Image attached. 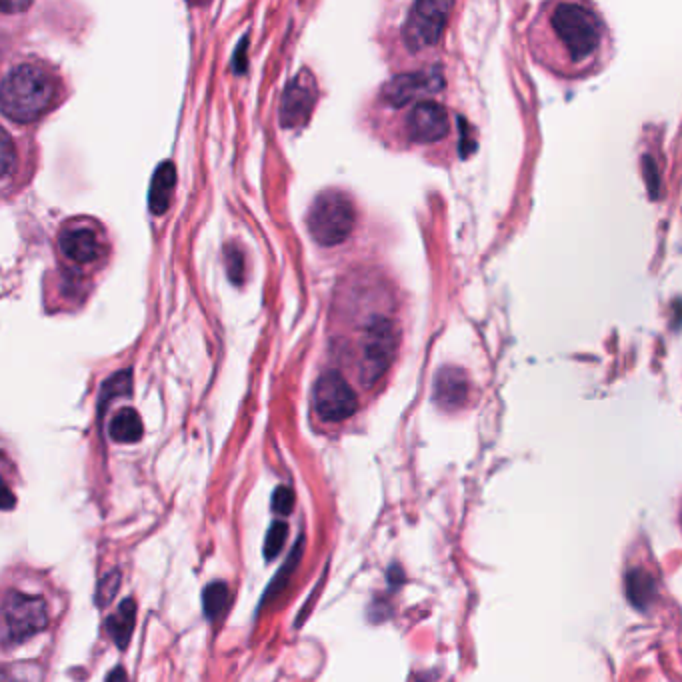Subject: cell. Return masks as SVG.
I'll use <instances>...</instances> for the list:
<instances>
[{
    "label": "cell",
    "instance_id": "obj_1",
    "mask_svg": "<svg viewBox=\"0 0 682 682\" xmlns=\"http://www.w3.org/2000/svg\"><path fill=\"white\" fill-rule=\"evenodd\" d=\"M532 58L554 76L578 80L600 72L612 58V34L588 2L540 4L526 32Z\"/></svg>",
    "mask_w": 682,
    "mask_h": 682
},
{
    "label": "cell",
    "instance_id": "obj_2",
    "mask_svg": "<svg viewBox=\"0 0 682 682\" xmlns=\"http://www.w3.org/2000/svg\"><path fill=\"white\" fill-rule=\"evenodd\" d=\"M54 92V78L42 66L18 64L2 78V112L16 122H30L48 108Z\"/></svg>",
    "mask_w": 682,
    "mask_h": 682
},
{
    "label": "cell",
    "instance_id": "obj_3",
    "mask_svg": "<svg viewBox=\"0 0 682 682\" xmlns=\"http://www.w3.org/2000/svg\"><path fill=\"white\" fill-rule=\"evenodd\" d=\"M356 212L352 200L340 190L320 192L306 214L308 232L322 246L344 242L354 228Z\"/></svg>",
    "mask_w": 682,
    "mask_h": 682
},
{
    "label": "cell",
    "instance_id": "obj_4",
    "mask_svg": "<svg viewBox=\"0 0 682 682\" xmlns=\"http://www.w3.org/2000/svg\"><path fill=\"white\" fill-rule=\"evenodd\" d=\"M48 626V608L40 596L8 590L2 602L4 644H22Z\"/></svg>",
    "mask_w": 682,
    "mask_h": 682
},
{
    "label": "cell",
    "instance_id": "obj_5",
    "mask_svg": "<svg viewBox=\"0 0 682 682\" xmlns=\"http://www.w3.org/2000/svg\"><path fill=\"white\" fill-rule=\"evenodd\" d=\"M396 346V326L388 318H372L360 342V378L364 386H372L386 372Z\"/></svg>",
    "mask_w": 682,
    "mask_h": 682
},
{
    "label": "cell",
    "instance_id": "obj_6",
    "mask_svg": "<svg viewBox=\"0 0 682 682\" xmlns=\"http://www.w3.org/2000/svg\"><path fill=\"white\" fill-rule=\"evenodd\" d=\"M450 10L452 4L442 0H420L412 4L402 28L406 48L412 52H420L438 44L446 28Z\"/></svg>",
    "mask_w": 682,
    "mask_h": 682
},
{
    "label": "cell",
    "instance_id": "obj_7",
    "mask_svg": "<svg viewBox=\"0 0 682 682\" xmlns=\"http://www.w3.org/2000/svg\"><path fill=\"white\" fill-rule=\"evenodd\" d=\"M312 400L316 414L326 422L346 420L358 408L354 390L336 370H326L324 374L318 376L312 390Z\"/></svg>",
    "mask_w": 682,
    "mask_h": 682
},
{
    "label": "cell",
    "instance_id": "obj_8",
    "mask_svg": "<svg viewBox=\"0 0 682 682\" xmlns=\"http://www.w3.org/2000/svg\"><path fill=\"white\" fill-rule=\"evenodd\" d=\"M450 132V114L444 104L422 98L406 114V134L416 144H434Z\"/></svg>",
    "mask_w": 682,
    "mask_h": 682
},
{
    "label": "cell",
    "instance_id": "obj_9",
    "mask_svg": "<svg viewBox=\"0 0 682 682\" xmlns=\"http://www.w3.org/2000/svg\"><path fill=\"white\" fill-rule=\"evenodd\" d=\"M316 102V82L310 70H300L284 88L280 100V124L298 128L308 122Z\"/></svg>",
    "mask_w": 682,
    "mask_h": 682
},
{
    "label": "cell",
    "instance_id": "obj_10",
    "mask_svg": "<svg viewBox=\"0 0 682 682\" xmlns=\"http://www.w3.org/2000/svg\"><path fill=\"white\" fill-rule=\"evenodd\" d=\"M444 78L438 68L396 74L382 86V98L390 106H404L420 96L434 94L442 88Z\"/></svg>",
    "mask_w": 682,
    "mask_h": 682
},
{
    "label": "cell",
    "instance_id": "obj_11",
    "mask_svg": "<svg viewBox=\"0 0 682 682\" xmlns=\"http://www.w3.org/2000/svg\"><path fill=\"white\" fill-rule=\"evenodd\" d=\"M60 248L64 256L74 262L88 264L102 256L104 246L94 226L88 224H68L60 232Z\"/></svg>",
    "mask_w": 682,
    "mask_h": 682
},
{
    "label": "cell",
    "instance_id": "obj_12",
    "mask_svg": "<svg viewBox=\"0 0 682 682\" xmlns=\"http://www.w3.org/2000/svg\"><path fill=\"white\" fill-rule=\"evenodd\" d=\"M468 396V380L460 368L446 366L436 374L434 400L444 408L460 406Z\"/></svg>",
    "mask_w": 682,
    "mask_h": 682
},
{
    "label": "cell",
    "instance_id": "obj_13",
    "mask_svg": "<svg viewBox=\"0 0 682 682\" xmlns=\"http://www.w3.org/2000/svg\"><path fill=\"white\" fill-rule=\"evenodd\" d=\"M176 184V170L170 160L162 162L150 180V194H148V206L154 214H164L170 204V196Z\"/></svg>",
    "mask_w": 682,
    "mask_h": 682
},
{
    "label": "cell",
    "instance_id": "obj_14",
    "mask_svg": "<svg viewBox=\"0 0 682 682\" xmlns=\"http://www.w3.org/2000/svg\"><path fill=\"white\" fill-rule=\"evenodd\" d=\"M624 590L628 602L636 610H648L656 596V582L644 568H630L624 578Z\"/></svg>",
    "mask_w": 682,
    "mask_h": 682
},
{
    "label": "cell",
    "instance_id": "obj_15",
    "mask_svg": "<svg viewBox=\"0 0 682 682\" xmlns=\"http://www.w3.org/2000/svg\"><path fill=\"white\" fill-rule=\"evenodd\" d=\"M134 624H136V602L132 598H126L118 604L114 614L106 620V630L120 650L128 646Z\"/></svg>",
    "mask_w": 682,
    "mask_h": 682
},
{
    "label": "cell",
    "instance_id": "obj_16",
    "mask_svg": "<svg viewBox=\"0 0 682 682\" xmlns=\"http://www.w3.org/2000/svg\"><path fill=\"white\" fill-rule=\"evenodd\" d=\"M108 434L114 442H120V444L138 442L144 434V426H142L138 412L134 408H120L118 412H114L110 426H108Z\"/></svg>",
    "mask_w": 682,
    "mask_h": 682
},
{
    "label": "cell",
    "instance_id": "obj_17",
    "mask_svg": "<svg viewBox=\"0 0 682 682\" xmlns=\"http://www.w3.org/2000/svg\"><path fill=\"white\" fill-rule=\"evenodd\" d=\"M302 536H304V534H300V538H298L296 544L292 546V552H290L288 560L282 564V568L278 570V574L272 578L270 586L266 588V592H264V596H262V604L270 602L272 598H276V596L286 588L288 578H290V574L294 572V566L300 562V556H302V544H304V538H302Z\"/></svg>",
    "mask_w": 682,
    "mask_h": 682
},
{
    "label": "cell",
    "instance_id": "obj_18",
    "mask_svg": "<svg viewBox=\"0 0 682 682\" xmlns=\"http://www.w3.org/2000/svg\"><path fill=\"white\" fill-rule=\"evenodd\" d=\"M228 604V586L220 580L210 582L204 590H202V610L206 614V618L216 620L222 610Z\"/></svg>",
    "mask_w": 682,
    "mask_h": 682
},
{
    "label": "cell",
    "instance_id": "obj_19",
    "mask_svg": "<svg viewBox=\"0 0 682 682\" xmlns=\"http://www.w3.org/2000/svg\"><path fill=\"white\" fill-rule=\"evenodd\" d=\"M286 536H288L286 522H282V520L272 522V526L266 532V540H264V556H266V560H272L282 550V546L286 542Z\"/></svg>",
    "mask_w": 682,
    "mask_h": 682
},
{
    "label": "cell",
    "instance_id": "obj_20",
    "mask_svg": "<svg viewBox=\"0 0 682 682\" xmlns=\"http://www.w3.org/2000/svg\"><path fill=\"white\" fill-rule=\"evenodd\" d=\"M118 588H120V572H118V570H112V572H108L106 576H102L100 582H98V588H96L98 606L110 604L112 598L116 596Z\"/></svg>",
    "mask_w": 682,
    "mask_h": 682
},
{
    "label": "cell",
    "instance_id": "obj_21",
    "mask_svg": "<svg viewBox=\"0 0 682 682\" xmlns=\"http://www.w3.org/2000/svg\"><path fill=\"white\" fill-rule=\"evenodd\" d=\"M226 270L232 282L240 284L244 280V256L234 244L226 246Z\"/></svg>",
    "mask_w": 682,
    "mask_h": 682
},
{
    "label": "cell",
    "instance_id": "obj_22",
    "mask_svg": "<svg viewBox=\"0 0 682 682\" xmlns=\"http://www.w3.org/2000/svg\"><path fill=\"white\" fill-rule=\"evenodd\" d=\"M294 502H296V496H294V490L290 486H278L274 490V496H272V508L276 514H290L292 508H294Z\"/></svg>",
    "mask_w": 682,
    "mask_h": 682
},
{
    "label": "cell",
    "instance_id": "obj_23",
    "mask_svg": "<svg viewBox=\"0 0 682 682\" xmlns=\"http://www.w3.org/2000/svg\"><path fill=\"white\" fill-rule=\"evenodd\" d=\"M0 160H2V176H10V170L14 166V148H12V140L10 134L6 130H2V144H0Z\"/></svg>",
    "mask_w": 682,
    "mask_h": 682
},
{
    "label": "cell",
    "instance_id": "obj_24",
    "mask_svg": "<svg viewBox=\"0 0 682 682\" xmlns=\"http://www.w3.org/2000/svg\"><path fill=\"white\" fill-rule=\"evenodd\" d=\"M244 54H246V38L242 40V44H238V50H236V54H234V68H236V72H242V70H244V64H246Z\"/></svg>",
    "mask_w": 682,
    "mask_h": 682
},
{
    "label": "cell",
    "instance_id": "obj_25",
    "mask_svg": "<svg viewBox=\"0 0 682 682\" xmlns=\"http://www.w3.org/2000/svg\"><path fill=\"white\" fill-rule=\"evenodd\" d=\"M106 682H128L124 668H122V666H116L114 670H110L108 676H106Z\"/></svg>",
    "mask_w": 682,
    "mask_h": 682
},
{
    "label": "cell",
    "instance_id": "obj_26",
    "mask_svg": "<svg viewBox=\"0 0 682 682\" xmlns=\"http://www.w3.org/2000/svg\"><path fill=\"white\" fill-rule=\"evenodd\" d=\"M30 4L28 2H24V4H4L2 6V12H12V10H24V8H28Z\"/></svg>",
    "mask_w": 682,
    "mask_h": 682
},
{
    "label": "cell",
    "instance_id": "obj_27",
    "mask_svg": "<svg viewBox=\"0 0 682 682\" xmlns=\"http://www.w3.org/2000/svg\"><path fill=\"white\" fill-rule=\"evenodd\" d=\"M4 508H12V496H10V490L4 488Z\"/></svg>",
    "mask_w": 682,
    "mask_h": 682
}]
</instances>
